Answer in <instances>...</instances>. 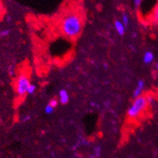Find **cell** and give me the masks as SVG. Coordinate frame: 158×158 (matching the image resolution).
<instances>
[{
	"label": "cell",
	"mask_w": 158,
	"mask_h": 158,
	"mask_svg": "<svg viewBox=\"0 0 158 158\" xmlns=\"http://www.w3.org/2000/svg\"><path fill=\"white\" fill-rule=\"evenodd\" d=\"M153 19H154L155 22H157L158 23V6L156 8L154 14H153Z\"/></svg>",
	"instance_id": "14"
},
{
	"label": "cell",
	"mask_w": 158,
	"mask_h": 158,
	"mask_svg": "<svg viewBox=\"0 0 158 158\" xmlns=\"http://www.w3.org/2000/svg\"><path fill=\"white\" fill-rule=\"evenodd\" d=\"M54 109L55 108H53L52 106H50L49 104H48L45 107V108H44V111H45V113L46 114H48V115H50V114H53L54 111Z\"/></svg>",
	"instance_id": "10"
},
{
	"label": "cell",
	"mask_w": 158,
	"mask_h": 158,
	"mask_svg": "<svg viewBox=\"0 0 158 158\" xmlns=\"http://www.w3.org/2000/svg\"><path fill=\"white\" fill-rule=\"evenodd\" d=\"M156 69H157V70L158 71V63H157V64H156Z\"/></svg>",
	"instance_id": "18"
},
{
	"label": "cell",
	"mask_w": 158,
	"mask_h": 158,
	"mask_svg": "<svg viewBox=\"0 0 158 158\" xmlns=\"http://www.w3.org/2000/svg\"><path fill=\"white\" fill-rule=\"evenodd\" d=\"M69 100H70V96H69L67 90L65 89L61 90L59 91V102L62 105H66L69 103Z\"/></svg>",
	"instance_id": "5"
},
{
	"label": "cell",
	"mask_w": 158,
	"mask_h": 158,
	"mask_svg": "<svg viewBox=\"0 0 158 158\" xmlns=\"http://www.w3.org/2000/svg\"><path fill=\"white\" fill-rule=\"evenodd\" d=\"M148 101L145 96L137 97L135 98V100L133 101L132 104L130 106V107L127 110V116L129 119H136L138 118L140 114L142 113L148 107Z\"/></svg>",
	"instance_id": "2"
},
{
	"label": "cell",
	"mask_w": 158,
	"mask_h": 158,
	"mask_svg": "<svg viewBox=\"0 0 158 158\" xmlns=\"http://www.w3.org/2000/svg\"><path fill=\"white\" fill-rule=\"evenodd\" d=\"M60 29L66 38L70 40L77 38L83 29V19L77 12H68L62 17Z\"/></svg>",
	"instance_id": "1"
},
{
	"label": "cell",
	"mask_w": 158,
	"mask_h": 158,
	"mask_svg": "<svg viewBox=\"0 0 158 158\" xmlns=\"http://www.w3.org/2000/svg\"><path fill=\"white\" fill-rule=\"evenodd\" d=\"M30 118H31V117H30L29 116H24V117H23V122H27V120H30Z\"/></svg>",
	"instance_id": "16"
},
{
	"label": "cell",
	"mask_w": 158,
	"mask_h": 158,
	"mask_svg": "<svg viewBox=\"0 0 158 158\" xmlns=\"http://www.w3.org/2000/svg\"><path fill=\"white\" fill-rule=\"evenodd\" d=\"M10 34V30L9 29H3L0 31V36L1 37H6Z\"/></svg>",
	"instance_id": "13"
},
{
	"label": "cell",
	"mask_w": 158,
	"mask_h": 158,
	"mask_svg": "<svg viewBox=\"0 0 158 158\" xmlns=\"http://www.w3.org/2000/svg\"><path fill=\"white\" fill-rule=\"evenodd\" d=\"M36 86L35 85L30 84V85H29L28 88H27V94H34L36 91Z\"/></svg>",
	"instance_id": "11"
},
{
	"label": "cell",
	"mask_w": 158,
	"mask_h": 158,
	"mask_svg": "<svg viewBox=\"0 0 158 158\" xmlns=\"http://www.w3.org/2000/svg\"><path fill=\"white\" fill-rule=\"evenodd\" d=\"M58 103H59V101H58L57 98H53V99H51L49 104L50 105V106H52L53 108H56L57 107Z\"/></svg>",
	"instance_id": "12"
},
{
	"label": "cell",
	"mask_w": 158,
	"mask_h": 158,
	"mask_svg": "<svg viewBox=\"0 0 158 158\" xmlns=\"http://www.w3.org/2000/svg\"><path fill=\"white\" fill-rule=\"evenodd\" d=\"M123 24L125 26V27H127L129 24V17L127 16L126 13H123V16H122V21H121Z\"/></svg>",
	"instance_id": "9"
},
{
	"label": "cell",
	"mask_w": 158,
	"mask_h": 158,
	"mask_svg": "<svg viewBox=\"0 0 158 158\" xmlns=\"http://www.w3.org/2000/svg\"><path fill=\"white\" fill-rule=\"evenodd\" d=\"M133 2H134V5H135V8H139L142 3V0H133Z\"/></svg>",
	"instance_id": "15"
},
{
	"label": "cell",
	"mask_w": 158,
	"mask_h": 158,
	"mask_svg": "<svg viewBox=\"0 0 158 158\" xmlns=\"http://www.w3.org/2000/svg\"><path fill=\"white\" fill-rule=\"evenodd\" d=\"M30 79L27 77V74L22 73L17 77L15 83V89L16 94L20 97L24 96L27 94L28 86L30 85Z\"/></svg>",
	"instance_id": "3"
},
{
	"label": "cell",
	"mask_w": 158,
	"mask_h": 158,
	"mask_svg": "<svg viewBox=\"0 0 158 158\" xmlns=\"http://www.w3.org/2000/svg\"><path fill=\"white\" fill-rule=\"evenodd\" d=\"M101 152H102V148L99 145H97L93 149V154L96 158H99L100 157L101 155Z\"/></svg>",
	"instance_id": "8"
},
{
	"label": "cell",
	"mask_w": 158,
	"mask_h": 158,
	"mask_svg": "<svg viewBox=\"0 0 158 158\" xmlns=\"http://www.w3.org/2000/svg\"><path fill=\"white\" fill-rule=\"evenodd\" d=\"M153 60H154V55L152 52L148 51V52L144 53V57H143V61L145 64H150L153 62Z\"/></svg>",
	"instance_id": "7"
},
{
	"label": "cell",
	"mask_w": 158,
	"mask_h": 158,
	"mask_svg": "<svg viewBox=\"0 0 158 158\" xmlns=\"http://www.w3.org/2000/svg\"><path fill=\"white\" fill-rule=\"evenodd\" d=\"M115 28H116L117 33L120 36H123L126 31V27L123 25V23L120 20H116L115 22Z\"/></svg>",
	"instance_id": "6"
},
{
	"label": "cell",
	"mask_w": 158,
	"mask_h": 158,
	"mask_svg": "<svg viewBox=\"0 0 158 158\" xmlns=\"http://www.w3.org/2000/svg\"><path fill=\"white\" fill-rule=\"evenodd\" d=\"M144 86H145V82L144 80H139L137 81V85H136V87L134 90V92H133V98H137V97L141 96L142 94L143 90L144 89Z\"/></svg>",
	"instance_id": "4"
},
{
	"label": "cell",
	"mask_w": 158,
	"mask_h": 158,
	"mask_svg": "<svg viewBox=\"0 0 158 158\" xmlns=\"http://www.w3.org/2000/svg\"><path fill=\"white\" fill-rule=\"evenodd\" d=\"M7 21H8V22H9V23H10V22H11V21H12V18H11V17H10V16H8V18H7Z\"/></svg>",
	"instance_id": "17"
}]
</instances>
